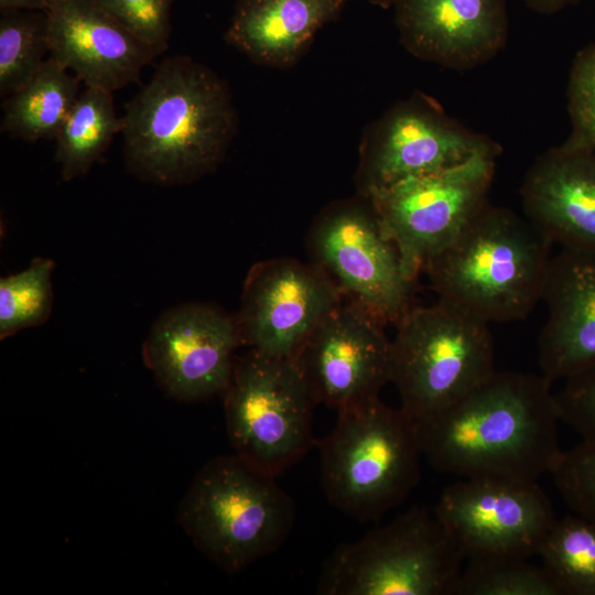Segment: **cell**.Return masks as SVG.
Wrapping results in <instances>:
<instances>
[{
    "label": "cell",
    "mask_w": 595,
    "mask_h": 595,
    "mask_svg": "<svg viewBox=\"0 0 595 595\" xmlns=\"http://www.w3.org/2000/svg\"><path fill=\"white\" fill-rule=\"evenodd\" d=\"M295 515L293 499L274 476L232 454L214 457L198 470L177 519L213 563L237 573L277 551Z\"/></svg>",
    "instance_id": "5b68a950"
},
{
    "label": "cell",
    "mask_w": 595,
    "mask_h": 595,
    "mask_svg": "<svg viewBox=\"0 0 595 595\" xmlns=\"http://www.w3.org/2000/svg\"><path fill=\"white\" fill-rule=\"evenodd\" d=\"M311 262L347 300L387 325L413 306L415 281L402 266L370 199L335 201L314 218L306 237Z\"/></svg>",
    "instance_id": "9c48e42d"
},
{
    "label": "cell",
    "mask_w": 595,
    "mask_h": 595,
    "mask_svg": "<svg viewBox=\"0 0 595 595\" xmlns=\"http://www.w3.org/2000/svg\"><path fill=\"white\" fill-rule=\"evenodd\" d=\"M552 383L542 374L496 370L454 403L414 419L422 456L459 478L538 482L564 452Z\"/></svg>",
    "instance_id": "6da1fadb"
},
{
    "label": "cell",
    "mask_w": 595,
    "mask_h": 595,
    "mask_svg": "<svg viewBox=\"0 0 595 595\" xmlns=\"http://www.w3.org/2000/svg\"><path fill=\"white\" fill-rule=\"evenodd\" d=\"M552 245L528 218L487 203L422 272L439 300L488 324L521 321L542 299Z\"/></svg>",
    "instance_id": "3957f363"
},
{
    "label": "cell",
    "mask_w": 595,
    "mask_h": 595,
    "mask_svg": "<svg viewBox=\"0 0 595 595\" xmlns=\"http://www.w3.org/2000/svg\"><path fill=\"white\" fill-rule=\"evenodd\" d=\"M351 1V0H350ZM370 3L375 4V6H378V7H381L383 9H388L390 7H393L394 3L398 1V0H368Z\"/></svg>",
    "instance_id": "d6a6232c"
},
{
    "label": "cell",
    "mask_w": 595,
    "mask_h": 595,
    "mask_svg": "<svg viewBox=\"0 0 595 595\" xmlns=\"http://www.w3.org/2000/svg\"><path fill=\"white\" fill-rule=\"evenodd\" d=\"M434 515L465 560L538 555L558 519L538 482L477 478L446 486Z\"/></svg>",
    "instance_id": "7c38bea8"
},
{
    "label": "cell",
    "mask_w": 595,
    "mask_h": 595,
    "mask_svg": "<svg viewBox=\"0 0 595 595\" xmlns=\"http://www.w3.org/2000/svg\"><path fill=\"white\" fill-rule=\"evenodd\" d=\"M555 399L561 421L595 444V366L564 379Z\"/></svg>",
    "instance_id": "f546056e"
},
{
    "label": "cell",
    "mask_w": 595,
    "mask_h": 595,
    "mask_svg": "<svg viewBox=\"0 0 595 595\" xmlns=\"http://www.w3.org/2000/svg\"><path fill=\"white\" fill-rule=\"evenodd\" d=\"M499 145L434 172L410 176L368 196L407 275L416 281L488 203Z\"/></svg>",
    "instance_id": "30bf717a"
},
{
    "label": "cell",
    "mask_w": 595,
    "mask_h": 595,
    "mask_svg": "<svg viewBox=\"0 0 595 595\" xmlns=\"http://www.w3.org/2000/svg\"><path fill=\"white\" fill-rule=\"evenodd\" d=\"M224 396L234 454L277 477L317 444L316 404L294 360L250 349L235 361Z\"/></svg>",
    "instance_id": "ba28073f"
},
{
    "label": "cell",
    "mask_w": 595,
    "mask_h": 595,
    "mask_svg": "<svg viewBox=\"0 0 595 595\" xmlns=\"http://www.w3.org/2000/svg\"><path fill=\"white\" fill-rule=\"evenodd\" d=\"M55 263L36 257L30 266L0 280V338L43 324L53 307L52 274Z\"/></svg>",
    "instance_id": "d4e9b609"
},
{
    "label": "cell",
    "mask_w": 595,
    "mask_h": 595,
    "mask_svg": "<svg viewBox=\"0 0 595 595\" xmlns=\"http://www.w3.org/2000/svg\"><path fill=\"white\" fill-rule=\"evenodd\" d=\"M524 217L563 248L595 251V150L571 140L539 155L521 191Z\"/></svg>",
    "instance_id": "ac0fdd59"
},
{
    "label": "cell",
    "mask_w": 595,
    "mask_h": 595,
    "mask_svg": "<svg viewBox=\"0 0 595 595\" xmlns=\"http://www.w3.org/2000/svg\"><path fill=\"white\" fill-rule=\"evenodd\" d=\"M538 555L562 595H595V522L574 512L556 519Z\"/></svg>",
    "instance_id": "603a6c76"
},
{
    "label": "cell",
    "mask_w": 595,
    "mask_h": 595,
    "mask_svg": "<svg viewBox=\"0 0 595 595\" xmlns=\"http://www.w3.org/2000/svg\"><path fill=\"white\" fill-rule=\"evenodd\" d=\"M80 83L48 55L26 84L3 100L1 131L29 142L55 139L79 95Z\"/></svg>",
    "instance_id": "44dd1931"
},
{
    "label": "cell",
    "mask_w": 595,
    "mask_h": 595,
    "mask_svg": "<svg viewBox=\"0 0 595 595\" xmlns=\"http://www.w3.org/2000/svg\"><path fill=\"white\" fill-rule=\"evenodd\" d=\"M567 109L572 123L567 139L595 150V43L581 50L573 61Z\"/></svg>",
    "instance_id": "f1b7e54d"
},
{
    "label": "cell",
    "mask_w": 595,
    "mask_h": 595,
    "mask_svg": "<svg viewBox=\"0 0 595 595\" xmlns=\"http://www.w3.org/2000/svg\"><path fill=\"white\" fill-rule=\"evenodd\" d=\"M240 345L235 315L208 303H185L153 323L142 355L166 394L195 402L225 392Z\"/></svg>",
    "instance_id": "5bb4252c"
},
{
    "label": "cell",
    "mask_w": 595,
    "mask_h": 595,
    "mask_svg": "<svg viewBox=\"0 0 595 595\" xmlns=\"http://www.w3.org/2000/svg\"><path fill=\"white\" fill-rule=\"evenodd\" d=\"M454 595H562L540 565L522 558H479L466 560Z\"/></svg>",
    "instance_id": "484cf974"
},
{
    "label": "cell",
    "mask_w": 595,
    "mask_h": 595,
    "mask_svg": "<svg viewBox=\"0 0 595 595\" xmlns=\"http://www.w3.org/2000/svg\"><path fill=\"white\" fill-rule=\"evenodd\" d=\"M541 301V374L554 382L595 366V251L562 247L552 256Z\"/></svg>",
    "instance_id": "d6986e66"
},
{
    "label": "cell",
    "mask_w": 595,
    "mask_h": 595,
    "mask_svg": "<svg viewBox=\"0 0 595 595\" xmlns=\"http://www.w3.org/2000/svg\"><path fill=\"white\" fill-rule=\"evenodd\" d=\"M51 0H0V13L13 11L46 12Z\"/></svg>",
    "instance_id": "4dcf8cb0"
},
{
    "label": "cell",
    "mask_w": 595,
    "mask_h": 595,
    "mask_svg": "<svg viewBox=\"0 0 595 595\" xmlns=\"http://www.w3.org/2000/svg\"><path fill=\"white\" fill-rule=\"evenodd\" d=\"M112 93L86 87L79 93L69 115L58 131L55 161L61 180L69 182L85 175L98 162L113 137L122 131Z\"/></svg>",
    "instance_id": "7402d4cb"
},
{
    "label": "cell",
    "mask_w": 595,
    "mask_h": 595,
    "mask_svg": "<svg viewBox=\"0 0 595 595\" xmlns=\"http://www.w3.org/2000/svg\"><path fill=\"white\" fill-rule=\"evenodd\" d=\"M350 0H236L225 41L259 65L293 66Z\"/></svg>",
    "instance_id": "ffe728a7"
},
{
    "label": "cell",
    "mask_w": 595,
    "mask_h": 595,
    "mask_svg": "<svg viewBox=\"0 0 595 595\" xmlns=\"http://www.w3.org/2000/svg\"><path fill=\"white\" fill-rule=\"evenodd\" d=\"M48 55L85 87L113 93L139 83L156 53L91 0H51Z\"/></svg>",
    "instance_id": "2e32d148"
},
{
    "label": "cell",
    "mask_w": 595,
    "mask_h": 595,
    "mask_svg": "<svg viewBox=\"0 0 595 595\" xmlns=\"http://www.w3.org/2000/svg\"><path fill=\"white\" fill-rule=\"evenodd\" d=\"M394 326L390 382L413 419L454 403L496 371L489 324L448 302L413 305Z\"/></svg>",
    "instance_id": "8992f818"
},
{
    "label": "cell",
    "mask_w": 595,
    "mask_h": 595,
    "mask_svg": "<svg viewBox=\"0 0 595 595\" xmlns=\"http://www.w3.org/2000/svg\"><path fill=\"white\" fill-rule=\"evenodd\" d=\"M496 145L450 117L437 101L416 93L394 104L365 129L355 178L357 194L368 196Z\"/></svg>",
    "instance_id": "8fae6325"
},
{
    "label": "cell",
    "mask_w": 595,
    "mask_h": 595,
    "mask_svg": "<svg viewBox=\"0 0 595 595\" xmlns=\"http://www.w3.org/2000/svg\"><path fill=\"white\" fill-rule=\"evenodd\" d=\"M332 280L312 262L260 261L249 270L235 315L241 345L294 358L318 323L342 301Z\"/></svg>",
    "instance_id": "9a60e30c"
},
{
    "label": "cell",
    "mask_w": 595,
    "mask_h": 595,
    "mask_svg": "<svg viewBox=\"0 0 595 595\" xmlns=\"http://www.w3.org/2000/svg\"><path fill=\"white\" fill-rule=\"evenodd\" d=\"M393 8L405 50L444 67H476L507 41L506 0H398Z\"/></svg>",
    "instance_id": "e0dca14e"
},
{
    "label": "cell",
    "mask_w": 595,
    "mask_h": 595,
    "mask_svg": "<svg viewBox=\"0 0 595 595\" xmlns=\"http://www.w3.org/2000/svg\"><path fill=\"white\" fill-rule=\"evenodd\" d=\"M317 442L321 485L332 506L359 522L403 504L421 478L414 419L375 399L337 412Z\"/></svg>",
    "instance_id": "277c9868"
},
{
    "label": "cell",
    "mask_w": 595,
    "mask_h": 595,
    "mask_svg": "<svg viewBox=\"0 0 595 595\" xmlns=\"http://www.w3.org/2000/svg\"><path fill=\"white\" fill-rule=\"evenodd\" d=\"M91 1L151 46L156 55L167 48L173 0Z\"/></svg>",
    "instance_id": "83f0119b"
},
{
    "label": "cell",
    "mask_w": 595,
    "mask_h": 595,
    "mask_svg": "<svg viewBox=\"0 0 595 595\" xmlns=\"http://www.w3.org/2000/svg\"><path fill=\"white\" fill-rule=\"evenodd\" d=\"M532 10L540 13H555L580 0H522Z\"/></svg>",
    "instance_id": "1f68e13d"
},
{
    "label": "cell",
    "mask_w": 595,
    "mask_h": 595,
    "mask_svg": "<svg viewBox=\"0 0 595 595\" xmlns=\"http://www.w3.org/2000/svg\"><path fill=\"white\" fill-rule=\"evenodd\" d=\"M386 325L343 300L313 329L293 360L317 403L337 412L379 398L390 382Z\"/></svg>",
    "instance_id": "4fadbf2b"
},
{
    "label": "cell",
    "mask_w": 595,
    "mask_h": 595,
    "mask_svg": "<svg viewBox=\"0 0 595 595\" xmlns=\"http://www.w3.org/2000/svg\"><path fill=\"white\" fill-rule=\"evenodd\" d=\"M48 47L46 12L13 11L0 18V95L26 84L45 62Z\"/></svg>",
    "instance_id": "cb8c5ba5"
},
{
    "label": "cell",
    "mask_w": 595,
    "mask_h": 595,
    "mask_svg": "<svg viewBox=\"0 0 595 595\" xmlns=\"http://www.w3.org/2000/svg\"><path fill=\"white\" fill-rule=\"evenodd\" d=\"M464 556L424 507H412L324 562L322 595H454Z\"/></svg>",
    "instance_id": "52a82bcc"
},
{
    "label": "cell",
    "mask_w": 595,
    "mask_h": 595,
    "mask_svg": "<svg viewBox=\"0 0 595 595\" xmlns=\"http://www.w3.org/2000/svg\"><path fill=\"white\" fill-rule=\"evenodd\" d=\"M550 475L569 509L595 522V444L581 441L564 451Z\"/></svg>",
    "instance_id": "4316f807"
},
{
    "label": "cell",
    "mask_w": 595,
    "mask_h": 595,
    "mask_svg": "<svg viewBox=\"0 0 595 595\" xmlns=\"http://www.w3.org/2000/svg\"><path fill=\"white\" fill-rule=\"evenodd\" d=\"M125 164L143 182L183 185L214 172L238 129L226 82L188 56L162 61L122 116Z\"/></svg>",
    "instance_id": "7a4b0ae2"
}]
</instances>
